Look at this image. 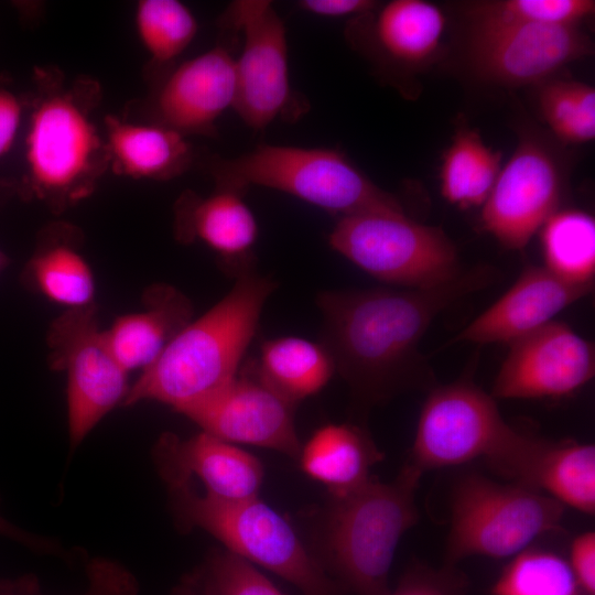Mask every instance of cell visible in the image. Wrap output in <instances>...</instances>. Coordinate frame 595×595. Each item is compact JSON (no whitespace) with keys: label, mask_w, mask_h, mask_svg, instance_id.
I'll use <instances>...</instances> for the list:
<instances>
[{"label":"cell","mask_w":595,"mask_h":595,"mask_svg":"<svg viewBox=\"0 0 595 595\" xmlns=\"http://www.w3.org/2000/svg\"><path fill=\"white\" fill-rule=\"evenodd\" d=\"M541 229L544 267L570 282H594V218L578 209H565L555 212Z\"/></svg>","instance_id":"83f0119b"},{"label":"cell","mask_w":595,"mask_h":595,"mask_svg":"<svg viewBox=\"0 0 595 595\" xmlns=\"http://www.w3.org/2000/svg\"><path fill=\"white\" fill-rule=\"evenodd\" d=\"M24 100L0 85V159L9 152L17 137Z\"/></svg>","instance_id":"e575fe53"},{"label":"cell","mask_w":595,"mask_h":595,"mask_svg":"<svg viewBox=\"0 0 595 595\" xmlns=\"http://www.w3.org/2000/svg\"><path fill=\"white\" fill-rule=\"evenodd\" d=\"M578 589L585 595H595V533L577 536L570 548L567 560Z\"/></svg>","instance_id":"836d02e7"},{"label":"cell","mask_w":595,"mask_h":595,"mask_svg":"<svg viewBox=\"0 0 595 595\" xmlns=\"http://www.w3.org/2000/svg\"><path fill=\"white\" fill-rule=\"evenodd\" d=\"M593 290L594 282L574 283L544 266H528L512 286L451 343L509 344L552 322L558 313Z\"/></svg>","instance_id":"e0dca14e"},{"label":"cell","mask_w":595,"mask_h":595,"mask_svg":"<svg viewBox=\"0 0 595 595\" xmlns=\"http://www.w3.org/2000/svg\"><path fill=\"white\" fill-rule=\"evenodd\" d=\"M499 279L497 269L480 264L429 288L324 291L316 299L321 344L360 407L433 388L422 337L442 312Z\"/></svg>","instance_id":"6da1fadb"},{"label":"cell","mask_w":595,"mask_h":595,"mask_svg":"<svg viewBox=\"0 0 595 595\" xmlns=\"http://www.w3.org/2000/svg\"><path fill=\"white\" fill-rule=\"evenodd\" d=\"M102 127L109 170L117 175L167 181L183 174L193 162L186 137L167 127L115 115L105 116Z\"/></svg>","instance_id":"603a6c76"},{"label":"cell","mask_w":595,"mask_h":595,"mask_svg":"<svg viewBox=\"0 0 595 595\" xmlns=\"http://www.w3.org/2000/svg\"><path fill=\"white\" fill-rule=\"evenodd\" d=\"M275 283L251 270L212 309L191 321L129 388L131 405L158 401L184 414L226 387L238 372Z\"/></svg>","instance_id":"3957f363"},{"label":"cell","mask_w":595,"mask_h":595,"mask_svg":"<svg viewBox=\"0 0 595 595\" xmlns=\"http://www.w3.org/2000/svg\"><path fill=\"white\" fill-rule=\"evenodd\" d=\"M593 53L578 25L516 24L474 28L468 56L483 79L509 87L544 82Z\"/></svg>","instance_id":"4fadbf2b"},{"label":"cell","mask_w":595,"mask_h":595,"mask_svg":"<svg viewBox=\"0 0 595 595\" xmlns=\"http://www.w3.org/2000/svg\"><path fill=\"white\" fill-rule=\"evenodd\" d=\"M143 303L142 311L118 317L104 331L109 350L127 372L150 367L192 321L190 299L171 285L149 288Z\"/></svg>","instance_id":"7402d4cb"},{"label":"cell","mask_w":595,"mask_h":595,"mask_svg":"<svg viewBox=\"0 0 595 595\" xmlns=\"http://www.w3.org/2000/svg\"><path fill=\"white\" fill-rule=\"evenodd\" d=\"M170 490L182 524L208 532L226 551L269 570L303 595H349L307 550L290 521L259 497L224 501L197 494L191 482Z\"/></svg>","instance_id":"8992f818"},{"label":"cell","mask_w":595,"mask_h":595,"mask_svg":"<svg viewBox=\"0 0 595 595\" xmlns=\"http://www.w3.org/2000/svg\"><path fill=\"white\" fill-rule=\"evenodd\" d=\"M155 461L169 487L197 477L205 495L224 501L258 497L263 482V466L256 456L205 432L190 439L164 434Z\"/></svg>","instance_id":"ac0fdd59"},{"label":"cell","mask_w":595,"mask_h":595,"mask_svg":"<svg viewBox=\"0 0 595 595\" xmlns=\"http://www.w3.org/2000/svg\"><path fill=\"white\" fill-rule=\"evenodd\" d=\"M13 192H17V185L0 182V205L3 199L8 198Z\"/></svg>","instance_id":"ab89813d"},{"label":"cell","mask_w":595,"mask_h":595,"mask_svg":"<svg viewBox=\"0 0 595 595\" xmlns=\"http://www.w3.org/2000/svg\"><path fill=\"white\" fill-rule=\"evenodd\" d=\"M509 346L494 380V398L563 397L594 377V345L564 323L552 321Z\"/></svg>","instance_id":"2e32d148"},{"label":"cell","mask_w":595,"mask_h":595,"mask_svg":"<svg viewBox=\"0 0 595 595\" xmlns=\"http://www.w3.org/2000/svg\"><path fill=\"white\" fill-rule=\"evenodd\" d=\"M592 0H497L469 9L474 28L516 24L578 25L594 13Z\"/></svg>","instance_id":"1f68e13d"},{"label":"cell","mask_w":595,"mask_h":595,"mask_svg":"<svg viewBox=\"0 0 595 595\" xmlns=\"http://www.w3.org/2000/svg\"><path fill=\"white\" fill-rule=\"evenodd\" d=\"M295 403L249 366L221 390L184 413L202 432L231 444H247L298 457Z\"/></svg>","instance_id":"5bb4252c"},{"label":"cell","mask_w":595,"mask_h":595,"mask_svg":"<svg viewBox=\"0 0 595 595\" xmlns=\"http://www.w3.org/2000/svg\"><path fill=\"white\" fill-rule=\"evenodd\" d=\"M0 536L7 537L34 550L51 551L56 548L55 543L21 530L2 516H0Z\"/></svg>","instance_id":"74e56055"},{"label":"cell","mask_w":595,"mask_h":595,"mask_svg":"<svg viewBox=\"0 0 595 595\" xmlns=\"http://www.w3.org/2000/svg\"><path fill=\"white\" fill-rule=\"evenodd\" d=\"M203 163L217 186L242 193L252 185L263 186L340 217L403 210L396 196L336 149L260 144L235 158L210 155Z\"/></svg>","instance_id":"5b68a950"},{"label":"cell","mask_w":595,"mask_h":595,"mask_svg":"<svg viewBox=\"0 0 595 595\" xmlns=\"http://www.w3.org/2000/svg\"><path fill=\"white\" fill-rule=\"evenodd\" d=\"M93 570L98 578L99 593L96 592V586L93 582L94 592L89 595H112L113 591L121 588L122 582L126 581L122 577V572L110 563L95 564Z\"/></svg>","instance_id":"f35d334b"},{"label":"cell","mask_w":595,"mask_h":595,"mask_svg":"<svg viewBox=\"0 0 595 595\" xmlns=\"http://www.w3.org/2000/svg\"><path fill=\"white\" fill-rule=\"evenodd\" d=\"M328 242L370 275L402 288L434 286L463 270L445 231L409 218L404 210L340 217Z\"/></svg>","instance_id":"ba28073f"},{"label":"cell","mask_w":595,"mask_h":595,"mask_svg":"<svg viewBox=\"0 0 595 595\" xmlns=\"http://www.w3.org/2000/svg\"><path fill=\"white\" fill-rule=\"evenodd\" d=\"M82 242L83 235L76 226L65 221L48 224L39 235L22 282L66 310L95 304V279L80 251Z\"/></svg>","instance_id":"cb8c5ba5"},{"label":"cell","mask_w":595,"mask_h":595,"mask_svg":"<svg viewBox=\"0 0 595 595\" xmlns=\"http://www.w3.org/2000/svg\"><path fill=\"white\" fill-rule=\"evenodd\" d=\"M134 22L140 42L150 55L152 72L171 66L198 31L193 12L177 0L138 1Z\"/></svg>","instance_id":"f1b7e54d"},{"label":"cell","mask_w":595,"mask_h":595,"mask_svg":"<svg viewBox=\"0 0 595 595\" xmlns=\"http://www.w3.org/2000/svg\"><path fill=\"white\" fill-rule=\"evenodd\" d=\"M561 174L551 152L523 138L483 205V227L508 249L524 248L556 212Z\"/></svg>","instance_id":"9a60e30c"},{"label":"cell","mask_w":595,"mask_h":595,"mask_svg":"<svg viewBox=\"0 0 595 595\" xmlns=\"http://www.w3.org/2000/svg\"><path fill=\"white\" fill-rule=\"evenodd\" d=\"M353 22L349 39L367 45L378 62L393 67L420 66L432 57L446 23L442 10L423 0H392Z\"/></svg>","instance_id":"44dd1931"},{"label":"cell","mask_w":595,"mask_h":595,"mask_svg":"<svg viewBox=\"0 0 595 595\" xmlns=\"http://www.w3.org/2000/svg\"><path fill=\"white\" fill-rule=\"evenodd\" d=\"M563 513L564 506L537 489L467 475L452 497L447 556L513 558L556 529Z\"/></svg>","instance_id":"52a82bcc"},{"label":"cell","mask_w":595,"mask_h":595,"mask_svg":"<svg viewBox=\"0 0 595 595\" xmlns=\"http://www.w3.org/2000/svg\"><path fill=\"white\" fill-rule=\"evenodd\" d=\"M255 365L273 389L295 404L321 391L335 371L322 344L294 336L264 342Z\"/></svg>","instance_id":"484cf974"},{"label":"cell","mask_w":595,"mask_h":595,"mask_svg":"<svg viewBox=\"0 0 595 595\" xmlns=\"http://www.w3.org/2000/svg\"><path fill=\"white\" fill-rule=\"evenodd\" d=\"M567 560L555 553L527 549L512 558L494 585V595H577Z\"/></svg>","instance_id":"4dcf8cb0"},{"label":"cell","mask_w":595,"mask_h":595,"mask_svg":"<svg viewBox=\"0 0 595 595\" xmlns=\"http://www.w3.org/2000/svg\"><path fill=\"white\" fill-rule=\"evenodd\" d=\"M383 458L368 433L348 423H331L317 429L301 446L302 470L339 497L365 485L371 468Z\"/></svg>","instance_id":"d4e9b609"},{"label":"cell","mask_w":595,"mask_h":595,"mask_svg":"<svg viewBox=\"0 0 595 595\" xmlns=\"http://www.w3.org/2000/svg\"><path fill=\"white\" fill-rule=\"evenodd\" d=\"M217 595H284L256 565L228 552L209 559V581Z\"/></svg>","instance_id":"d6a6232c"},{"label":"cell","mask_w":595,"mask_h":595,"mask_svg":"<svg viewBox=\"0 0 595 595\" xmlns=\"http://www.w3.org/2000/svg\"><path fill=\"white\" fill-rule=\"evenodd\" d=\"M219 41L210 50L170 69L160 78L150 101V122L184 137L216 134V121L232 108L237 95L234 46L239 33L219 20Z\"/></svg>","instance_id":"7c38bea8"},{"label":"cell","mask_w":595,"mask_h":595,"mask_svg":"<svg viewBox=\"0 0 595 595\" xmlns=\"http://www.w3.org/2000/svg\"><path fill=\"white\" fill-rule=\"evenodd\" d=\"M388 595H450V593L432 577L415 574L407 577Z\"/></svg>","instance_id":"8d00e7d4"},{"label":"cell","mask_w":595,"mask_h":595,"mask_svg":"<svg viewBox=\"0 0 595 595\" xmlns=\"http://www.w3.org/2000/svg\"><path fill=\"white\" fill-rule=\"evenodd\" d=\"M203 595H217L216 591L209 582L206 584Z\"/></svg>","instance_id":"b9f144b4"},{"label":"cell","mask_w":595,"mask_h":595,"mask_svg":"<svg viewBox=\"0 0 595 595\" xmlns=\"http://www.w3.org/2000/svg\"><path fill=\"white\" fill-rule=\"evenodd\" d=\"M422 474L405 463L389 483L372 477L318 511L315 539L326 567L349 594L388 595L400 540L419 519ZM333 577V576H332Z\"/></svg>","instance_id":"277c9868"},{"label":"cell","mask_w":595,"mask_h":595,"mask_svg":"<svg viewBox=\"0 0 595 595\" xmlns=\"http://www.w3.org/2000/svg\"><path fill=\"white\" fill-rule=\"evenodd\" d=\"M223 17L242 39L236 56L234 109L238 116L255 130H263L279 118L299 119L309 104L291 85L286 29L272 2L234 1Z\"/></svg>","instance_id":"30bf717a"},{"label":"cell","mask_w":595,"mask_h":595,"mask_svg":"<svg viewBox=\"0 0 595 595\" xmlns=\"http://www.w3.org/2000/svg\"><path fill=\"white\" fill-rule=\"evenodd\" d=\"M9 264V258L0 250V272Z\"/></svg>","instance_id":"60d3db41"},{"label":"cell","mask_w":595,"mask_h":595,"mask_svg":"<svg viewBox=\"0 0 595 595\" xmlns=\"http://www.w3.org/2000/svg\"><path fill=\"white\" fill-rule=\"evenodd\" d=\"M520 435L502 418L495 398L473 382L434 386L421 409L407 464L421 474L477 458L490 465Z\"/></svg>","instance_id":"9c48e42d"},{"label":"cell","mask_w":595,"mask_h":595,"mask_svg":"<svg viewBox=\"0 0 595 595\" xmlns=\"http://www.w3.org/2000/svg\"><path fill=\"white\" fill-rule=\"evenodd\" d=\"M51 367L67 376L68 433L73 447L129 391L127 371L109 350L95 304L66 310L47 332Z\"/></svg>","instance_id":"8fae6325"},{"label":"cell","mask_w":595,"mask_h":595,"mask_svg":"<svg viewBox=\"0 0 595 595\" xmlns=\"http://www.w3.org/2000/svg\"><path fill=\"white\" fill-rule=\"evenodd\" d=\"M501 153L488 147L477 130L457 129L444 152L441 166V193L462 208L483 206L501 170Z\"/></svg>","instance_id":"4316f807"},{"label":"cell","mask_w":595,"mask_h":595,"mask_svg":"<svg viewBox=\"0 0 595 595\" xmlns=\"http://www.w3.org/2000/svg\"><path fill=\"white\" fill-rule=\"evenodd\" d=\"M29 109L25 172L17 193L61 214L89 197L109 170V153L95 111L101 87L90 77L67 76L55 66L34 69Z\"/></svg>","instance_id":"7a4b0ae2"},{"label":"cell","mask_w":595,"mask_h":595,"mask_svg":"<svg viewBox=\"0 0 595 595\" xmlns=\"http://www.w3.org/2000/svg\"><path fill=\"white\" fill-rule=\"evenodd\" d=\"M512 483L537 489L562 506L595 511V447L551 442L522 433L515 446L491 466Z\"/></svg>","instance_id":"d6986e66"},{"label":"cell","mask_w":595,"mask_h":595,"mask_svg":"<svg viewBox=\"0 0 595 595\" xmlns=\"http://www.w3.org/2000/svg\"><path fill=\"white\" fill-rule=\"evenodd\" d=\"M538 105L542 118L563 142L584 143L595 138V90L574 80H550L541 86Z\"/></svg>","instance_id":"f546056e"},{"label":"cell","mask_w":595,"mask_h":595,"mask_svg":"<svg viewBox=\"0 0 595 595\" xmlns=\"http://www.w3.org/2000/svg\"><path fill=\"white\" fill-rule=\"evenodd\" d=\"M298 4L305 12L326 18H356L378 7V2L371 0H302Z\"/></svg>","instance_id":"d590c367"},{"label":"cell","mask_w":595,"mask_h":595,"mask_svg":"<svg viewBox=\"0 0 595 595\" xmlns=\"http://www.w3.org/2000/svg\"><path fill=\"white\" fill-rule=\"evenodd\" d=\"M245 193L217 186L208 195L183 192L174 205V235L183 244L199 241L226 263L248 271L258 237L256 217Z\"/></svg>","instance_id":"ffe728a7"}]
</instances>
